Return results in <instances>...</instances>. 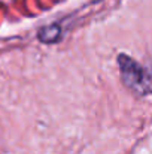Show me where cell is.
<instances>
[{"label":"cell","instance_id":"cell-1","mask_svg":"<svg viewBox=\"0 0 152 154\" xmlns=\"http://www.w3.org/2000/svg\"><path fill=\"white\" fill-rule=\"evenodd\" d=\"M121 76L125 85L137 94H148L152 91V70L137 64L133 58L127 55L118 57Z\"/></svg>","mask_w":152,"mask_h":154}]
</instances>
